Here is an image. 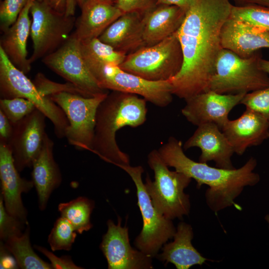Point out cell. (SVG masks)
<instances>
[{
	"mask_svg": "<svg viewBox=\"0 0 269 269\" xmlns=\"http://www.w3.org/2000/svg\"><path fill=\"white\" fill-rule=\"evenodd\" d=\"M230 0H194L177 31L183 63L170 80L172 93L185 100L208 90L223 48L221 31L230 17Z\"/></svg>",
	"mask_w": 269,
	"mask_h": 269,
	"instance_id": "cell-1",
	"label": "cell"
},
{
	"mask_svg": "<svg viewBox=\"0 0 269 269\" xmlns=\"http://www.w3.org/2000/svg\"><path fill=\"white\" fill-rule=\"evenodd\" d=\"M182 142L170 137L158 151L168 167L174 168L197 182V187L206 185V202L217 213L234 204L235 200L247 186H254L260 180L259 174L254 171L257 162L251 157L238 169H224L209 166L207 163L195 161L184 153Z\"/></svg>",
	"mask_w": 269,
	"mask_h": 269,
	"instance_id": "cell-2",
	"label": "cell"
},
{
	"mask_svg": "<svg viewBox=\"0 0 269 269\" xmlns=\"http://www.w3.org/2000/svg\"><path fill=\"white\" fill-rule=\"evenodd\" d=\"M147 101L138 95L113 91L99 105L91 152L119 167L130 165L129 155L119 147L117 132L126 127L136 128L146 120Z\"/></svg>",
	"mask_w": 269,
	"mask_h": 269,
	"instance_id": "cell-3",
	"label": "cell"
},
{
	"mask_svg": "<svg viewBox=\"0 0 269 269\" xmlns=\"http://www.w3.org/2000/svg\"><path fill=\"white\" fill-rule=\"evenodd\" d=\"M147 163L153 171L154 180L152 181L147 175L144 185L155 208L171 220L188 215L191 204L189 195L184 190L192 179L175 170H170L158 150L149 153Z\"/></svg>",
	"mask_w": 269,
	"mask_h": 269,
	"instance_id": "cell-4",
	"label": "cell"
},
{
	"mask_svg": "<svg viewBox=\"0 0 269 269\" xmlns=\"http://www.w3.org/2000/svg\"><path fill=\"white\" fill-rule=\"evenodd\" d=\"M261 58L259 50L250 57L243 58L231 50L222 48L216 60L215 73L208 90L235 94L248 93L269 86V75L260 67Z\"/></svg>",
	"mask_w": 269,
	"mask_h": 269,
	"instance_id": "cell-5",
	"label": "cell"
},
{
	"mask_svg": "<svg viewBox=\"0 0 269 269\" xmlns=\"http://www.w3.org/2000/svg\"><path fill=\"white\" fill-rule=\"evenodd\" d=\"M183 55L177 31L151 45L127 55L123 70L151 81L169 80L180 70Z\"/></svg>",
	"mask_w": 269,
	"mask_h": 269,
	"instance_id": "cell-6",
	"label": "cell"
},
{
	"mask_svg": "<svg viewBox=\"0 0 269 269\" xmlns=\"http://www.w3.org/2000/svg\"><path fill=\"white\" fill-rule=\"evenodd\" d=\"M25 74L14 65L0 47V99L22 98L29 100L51 121L57 137H64L69 126L65 113L49 97L42 95Z\"/></svg>",
	"mask_w": 269,
	"mask_h": 269,
	"instance_id": "cell-7",
	"label": "cell"
},
{
	"mask_svg": "<svg viewBox=\"0 0 269 269\" xmlns=\"http://www.w3.org/2000/svg\"><path fill=\"white\" fill-rule=\"evenodd\" d=\"M120 168L129 174L135 184L137 205L142 218V228L135 239V246L138 250L153 258L163 245L173 238L176 228L172 220L160 213L152 204L142 181L143 167L130 164Z\"/></svg>",
	"mask_w": 269,
	"mask_h": 269,
	"instance_id": "cell-8",
	"label": "cell"
},
{
	"mask_svg": "<svg viewBox=\"0 0 269 269\" xmlns=\"http://www.w3.org/2000/svg\"><path fill=\"white\" fill-rule=\"evenodd\" d=\"M30 13L33 52L29 60L32 64L60 47L71 34L76 21L74 16L61 13L49 2L40 0L33 1Z\"/></svg>",
	"mask_w": 269,
	"mask_h": 269,
	"instance_id": "cell-9",
	"label": "cell"
},
{
	"mask_svg": "<svg viewBox=\"0 0 269 269\" xmlns=\"http://www.w3.org/2000/svg\"><path fill=\"white\" fill-rule=\"evenodd\" d=\"M108 92L93 97H86L63 92L49 97L65 113L69 126L65 137L79 149L92 151L98 108Z\"/></svg>",
	"mask_w": 269,
	"mask_h": 269,
	"instance_id": "cell-10",
	"label": "cell"
},
{
	"mask_svg": "<svg viewBox=\"0 0 269 269\" xmlns=\"http://www.w3.org/2000/svg\"><path fill=\"white\" fill-rule=\"evenodd\" d=\"M51 70L80 90L86 97L108 93L89 69L81 50V42L74 32L57 50L42 59Z\"/></svg>",
	"mask_w": 269,
	"mask_h": 269,
	"instance_id": "cell-11",
	"label": "cell"
},
{
	"mask_svg": "<svg viewBox=\"0 0 269 269\" xmlns=\"http://www.w3.org/2000/svg\"><path fill=\"white\" fill-rule=\"evenodd\" d=\"M95 78L105 90L139 95L157 107H165L172 101L170 80H148L113 64L105 65Z\"/></svg>",
	"mask_w": 269,
	"mask_h": 269,
	"instance_id": "cell-12",
	"label": "cell"
},
{
	"mask_svg": "<svg viewBox=\"0 0 269 269\" xmlns=\"http://www.w3.org/2000/svg\"><path fill=\"white\" fill-rule=\"evenodd\" d=\"M45 116L35 108L31 113L13 125L8 145L15 166L19 172L31 167L40 152L46 135Z\"/></svg>",
	"mask_w": 269,
	"mask_h": 269,
	"instance_id": "cell-13",
	"label": "cell"
},
{
	"mask_svg": "<svg viewBox=\"0 0 269 269\" xmlns=\"http://www.w3.org/2000/svg\"><path fill=\"white\" fill-rule=\"evenodd\" d=\"M107 223L108 230L102 237L100 248L109 269H153L152 258L131 246L128 228L126 225L121 226L120 217L117 224L111 219Z\"/></svg>",
	"mask_w": 269,
	"mask_h": 269,
	"instance_id": "cell-14",
	"label": "cell"
},
{
	"mask_svg": "<svg viewBox=\"0 0 269 269\" xmlns=\"http://www.w3.org/2000/svg\"><path fill=\"white\" fill-rule=\"evenodd\" d=\"M246 94H220L208 90L185 100L181 113L189 122L197 127L212 123L221 130L229 120L230 112L240 104Z\"/></svg>",
	"mask_w": 269,
	"mask_h": 269,
	"instance_id": "cell-15",
	"label": "cell"
},
{
	"mask_svg": "<svg viewBox=\"0 0 269 269\" xmlns=\"http://www.w3.org/2000/svg\"><path fill=\"white\" fill-rule=\"evenodd\" d=\"M18 172L9 145L0 142V195L6 211L27 224V212L23 204L21 194L29 192L34 185L32 180L21 177Z\"/></svg>",
	"mask_w": 269,
	"mask_h": 269,
	"instance_id": "cell-16",
	"label": "cell"
},
{
	"mask_svg": "<svg viewBox=\"0 0 269 269\" xmlns=\"http://www.w3.org/2000/svg\"><path fill=\"white\" fill-rule=\"evenodd\" d=\"M234 153L242 155L246 149L269 138V119L247 109L238 118L230 120L221 129Z\"/></svg>",
	"mask_w": 269,
	"mask_h": 269,
	"instance_id": "cell-17",
	"label": "cell"
},
{
	"mask_svg": "<svg viewBox=\"0 0 269 269\" xmlns=\"http://www.w3.org/2000/svg\"><path fill=\"white\" fill-rule=\"evenodd\" d=\"M194 147L199 148L201 151L199 161L207 163L213 161L218 167L235 168L231 161L234 150L217 125L209 123L198 126L183 146L185 149Z\"/></svg>",
	"mask_w": 269,
	"mask_h": 269,
	"instance_id": "cell-18",
	"label": "cell"
},
{
	"mask_svg": "<svg viewBox=\"0 0 269 269\" xmlns=\"http://www.w3.org/2000/svg\"><path fill=\"white\" fill-rule=\"evenodd\" d=\"M223 48L247 58L263 48H269V30L230 16L221 34Z\"/></svg>",
	"mask_w": 269,
	"mask_h": 269,
	"instance_id": "cell-19",
	"label": "cell"
},
{
	"mask_svg": "<svg viewBox=\"0 0 269 269\" xmlns=\"http://www.w3.org/2000/svg\"><path fill=\"white\" fill-rule=\"evenodd\" d=\"M81 15L74 31L80 42L98 38L124 12L112 2L86 0L80 6Z\"/></svg>",
	"mask_w": 269,
	"mask_h": 269,
	"instance_id": "cell-20",
	"label": "cell"
},
{
	"mask_svg": "<svg viewBox=\"0 0 269 269\" xmlns=\"http://www.w3.org/2000/svg\"><path fill=\"white\" fill-rule=\"evenodd\" d=\"M54 142L46 134L42 147L33 161L32 181L38 197L39 209L46 208L52 192L62 182V175L53 156Z\"/></svg>",
	"mask_w": 269,
	"mask_h": 269,
	"instance_id": "cell-21",
	"label": "cell"
},
{
	"mask_svg": "<svg viewBox=\"0 0 269 269\" xmlns=\"http://www.w3.org/2000/svg\"><path fill=\"white\" fill-rule=\"evenodd\" d=\"M185 13L177 6L159 3L143 13L144 46L160 42L177 31Z\"/></svg>",
	"mask_w": 269,
	"mask_h": 269,
	"instance_id": "cell-22",
	"label": "cell"
},
{
	"mask_svg": "<svg viewBox=\"0 0 269 269\" xmlns=\"http://www.w3.org/2000/svg\"><path fill=\"white\" fill-rule=\"evenodd\" d=\"M143 13H124L98 37L116 50L127 54L143 46Z\"/></svg>",
	"mask_w": 269,
	"mask_h": 269,
	"instance_id": "cell-23",
	"label": "cell"
},
{
	"mask_svg": "<svg viewBox=\"0 0 269 269\" xmlns=\"http://www.w3.org/2000/svg\"><path fill=\"white\" fill-rule=\"evenodd\" d=\"M34 0L28 1L16 21L3 32L0 39V47L14 65L25 74L31 70L27 42L32 21L29 17L30 10Z\"/></svg>",
	"mask_w": 269,
	"mask_h": 269,
	"instance_id": "cell-24",
	"label": "cell"
},
{
	"mask_svg": "<svg viewBox=\"0 0 269 269\" xmlns=\"http://www.w3.org/2000/svg\"><path fill=\"white\" fill-rule=\"evenodd\" d=\"M193 231L190 225L180 222L176 227L173 241L162 246V252L155 258L165 264H172L177 269H188L194 265H202L208 260L193 246Z\"/></svg>",
	"mask_w": 269,
	"mask_h": 269,
	"instance_id": "cell-25",
	"label": "cell"
},
{
	"mask_svg": "<svg viewBox=\"0 0 269 269\" xmlns=\"http://www.w3.org/2000/svg\"><path fill=\"white\" fill-rule=\"evenodd\" d=\"M81 50L86 65L94 77L107 64L120 66L127 56L99 38L81 42Z\"/></svg>",
	"mask_w": 269,
	"mask_h": 269,
	"instance_id": "cell-26",
	"label": "cell"
},
{
	"mask_svg": "<svg viewBox=\"0 0 269 269\" xmlns=\"http://www.w3.org/2000/svg\"><path fill=\"white\" fill-rule=\"evenodd\" d=\"M6 249L14 258L18 268L22 269H52L51 264L43 261L34 252L30 242V227L22 235L14 236L3 242Z\"/></svg>",
	"mask_w": 269,
	"mask_h": 269,
	"instance_id": "cell-27",
	"label": "cell"
},
{
	"mask_svg": "<svg viewBox=\"0 0 269 269\" xmlns=\"http://www.w3.org/2000/svg\"><path fill=\"white\" fill-rule=\"evenodd\" d=\"M94 208L93 200L80 196L68 202L60 203L58 210L61 216L69 222L77 233L81 234L93 227L91 215Z\"/></svg>",
	"mask_w": 269,
	"mask_h": 269,
	"instance_id": "cell-28",
	"label": "cell"
},
{
	"mask_svg": "<svg viewBox=\"0 0 269 269\" xmlns=\"http://www.w3.org/2000/svg\"><path fill=\"white\" fill-rule=\"evenodd\" d=\"M72 225L66 219L60 217L55 221L48 238L52 251H70L77 234Z\"/></svg>",
	"mask_w": 269,
	"mask_h": 269,
	"instance_id": "cell-29",
	"label": "cell"
},
{
	"mask_svg": "<svg viewBox=\"0 0 269 269\" xmlns=\"http://www.w3.org/2000/svg\"><path fill=\"white\" fill-rule=\"evenodd\" d=\"M230 17L269 30V7L257 4L233 5Z\"/></svg>",
	"mask_w": 269,
	"mask_h": 269,
	"instance_id": "cell-30",
	"label": "cell"
},
{
	"mask_svg": "<svg viewBox=\"0 0 269 269\" xmlns=\"http://www.w3.org/2000/svg\"><path fill=\"white\" fill-rule=\"evenodd\" d=\"M35 108L32 102L22 98L0 100V110L12 125L21 121Z\"/></svg>",
	"mask_w": 269,
	"mask_h": 269,
	"instance_id": "cell-31",
	"label": "cell"
},
{
	"mask_svg": "<svg viewBox=\"0 0 269 269\" xmlns=\"http://www.w3.org/2000/svg\"><path fill=\"white\" fill-rule=\"evenodd\" d=\"M27 224L10 214L5 209L2 196H0V238L2 242L14 236H20L23 233Z\"/></svg>",
	"mask_w": 269,
	"mask_h": 269,
	"instance_id": "cell-32",
	"label": "cell"
},
{
	"mask_svg": "<svg viewBox=\"0 0 269 269\" xmlns=\"http://www.w3.org/2000/svg\"><path fill=\"white\" fill-rule=\"evenodd\" d=\"M240 104L269 119V86L246 94Z\"/></svg>",
	"mask_w": 269,
	"mask_h": 269,
	"instance_id": "cell-33",
	"label": "cell"
},
{
	"mask_svg": "<svg viewBox=\"0 0 269 269\" xmlns=\"http://www.w3.org/2000/svg\"><path fill=\"white\" fill-rule=\"evenodd\" d=\"M29 0H3L0 7V30L4 32L17 20Z\"/></svg>",
	"mask_w": 269,
	"mask_h": 269,
	"instance_id": "cell-34",
	"label": "cell"
},
{
	"mask_svg": "<svg viewBox=\"0 0 269 269\" xmlns=\"http://www.w3.org/2000/svg\"><path fill=\"white\" fill-rule=\"evenodd\" d=\"M34 83L39 92L45 97H49L53 94L63 92L72 93L85 97L80 90L71 83H55L48 79L42 74L39 73L37 75Z\"/></svg>",
	"mask_w": 269,
	"mask_h": 269,
	"instance_id": "cell-35",
	"label": "cell"
},
{
	"mask_svg": "<svg viewBox=\"0 0 269 269\" xmlns=\"http://www.w3.org/2000/svg\"><path fill=\"white\" fill-rule=\"evenodd\" d=\"M34 248L43 254L50 262L54 269H81L82 267L76 265L69 256L57 257L43 247L34 245Z\"/></svg>",
	"mask_w": 269,
	"mask_h": 269,
	"instance_id": "cell-36",
	"label": "cell"
},
{
	"mask_svg": "<svg viewBox=\"0 0 269 269\" xmlns=\"http://www.w3.org/2000/svg\"><path fill=\"white\" fill-rule=\"evenodd\" d=\"M157 3V0H117L116 5L124 12L144 13Z\"/></svg>",
	"mask_w": 269,
	"mask_h": 269,
	"instance_id": "cell-37",
	"label": "cell"
},
{
	"mask_svg": "<svg viewBox=\"0 0 269 269\" xmlns=\"http://www.w3.org/2000/svg\"><path fill=\"white\" fill-rule=\"evenodd\" d=\"M13 132V125L0 110V142L8 144Z\"/></svg>",
	"mask_w": 269,
	"mask_h": 269,
	"instance_id": "cell-38",
	"label": "cell"
},
{
	"mask_svg": "<svg viewBox=\"0 0 269 269\" xmlns=\"http://www.w3.org/2000/svg\"><path fill=\"white\" fill-rule=\"evenodd\" d=\"M77 0H51V5L58 11L74 16Z\"/></svg>",
	"mask_w": 269,
	"mask_h": 269,
	"instance_id": "cell-39",
	"label": "cell"
},
{
	"mask_svg": "<svg viewBox=\"0 0 269 269\" xmlns=\"http://www.w3.org/2000/svg\"><path fill=\"white\" fill-rule=\"evenodd\" d=\"M0 269H17L18 268L14 258L6 249L2 241L0 242Z\"/></svg>",
	"mask_w": 269,
	"mask_h": 269,
	"instance_id": "cell-40",
	"label": "cell"
},
{
	"mask_svg": "<svg viewBox=\"0 0 269 269\" xmlns=\"http://www.w3.org/2000/svg\"><path fill=\"white\" fill-rule=\"evenodd\" d=\"M194 0H157V3L177 6L186 11Z\"/></svg>",
	"mask_w": 269,
	"mask_h": 269,
	"instance_id": "cell-41",
	"label": "cell"
},
{
	"mask_svg": "<svg viewBox=\"0 0 269 269\" xmlns=\"http://www.w3.org/2000/svg\"><path fill=\"white\" fill-rule=\"evenodd\" d=\"M236 6H244L249 4H257L269 7V0H232Z\"/></svg>",
	"mask_w": 269,
	"mask_h": 269,
	"instance_id": "cell-42",
	"label": "cell"
},
{
	"mask_svg": "<svg viewBox=\"0 0 269 269\" xmlns=\"http://www.w3.org/2000/svg\"><path fill=\"white\" fill-rule=\"evenodd\" d=\"M259 64L260 68L269 75V60L262 58L260 60Z\"/></svg>",
	"mask_w": 269,
	"mask_h": 269,
	"instance_id": "cell-43",
	"label": "cell"
},
{
	"mask_svg": "<svg viewBox=\"0 0 269 269\" xmlns=\"http://www.w3.org/2000/svg\"><path fill=\"white\" fill-rule=\"evenodd\" d=\"M265 219L268 224L269 229V214H267V215H266V216L265 217Z\"/></svg>",
	"mask_w": 269,
	"mask_h": 269,
	"instance_id": "cell-44",
	"label": "cell"
},
{
	"mask_svg": "<svg viewBox=\"0 0 269 269\" xmlns=\"http://www.w3.org/2000/svg\"><path fill=\"white\" fill-rule=\"evenodd\" d=\"M40 0L47 1L48 2H49L51 4V0Z\"/></svg>",
	"mask_w": 269,
	"mask_h": 269,
	"instance_id": "cell-45",
	"label": "cell"
},
{
	"mask_svg": "<svg viewBox=\"0 0 269 269\" xmlns=\"http://www.w3.org/2000/svg\"><path fill=\"white\" fill-rule=\"evenodd\" d=\"M107 0V1H110V2H112L113 1L115 0Z\"/></svg>",
	"mask_w": 269,
	"mask_h": 269,
	"instance_id": "cell-46",
	"label": "cell"
}]
</instances>
